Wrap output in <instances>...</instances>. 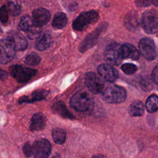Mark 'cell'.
<instances>
[{
    "label": "cell",
    "instance_id": "obj_31",
    "mask_svg": "<svg viewBox=\"0 0 158 158\" xmlns=\"http://www.w3.org/2000/svg\"><path fill=\"white\" fill-rule=\"evenodd\" d=\"M136 4L141 7H148L152 4L151 0H135Z\"/></svg>",
    "mask_w": 158,
    "mask_h": 158
},
{
    "label": "cell",
    "instance_id": "obj_36",
    "mask_svg": "<svg viewBox=\"0 0 158 158\" xmlns=\"http://www.w3.org/2000/svg\"><path fill=\"white\" fill-rule=\"evenodd\" d=\"M77 4H72L69 6V9H70V10H75L77 8Z\"/></svg>",
    "mask_w": 158,
    "mask_h": 158
},
{
    "label": "cell",
    "instance_id": "obj_28",
    "mask_svg": "<svg viewBox=\"0 0 158 158\" xmlns=\"http://www.w3.org/2000/svg\"><path fill=\"white\" fill-rule=\"evenodd\" d=\"M121 69L125 74L131 75L137 71L138 67L134 64L125 63L121 66Z\"/></svg>",
    "mask_w": 158,
    "mask_h": 158
},
{
    "label": "cell",
    "instance_id": "obj_14",
    "mask_svg": "<svg viewBox=\"0 0 158 158\" xmlns=\"http://www.w3.org/2000/svg\"><path fill=\"white\" fill-rule=\"evenodd\" d=\"M46 122V119L43 113H35L31 117L30 124V129L33 131H40L44 128Z\"/></svg>",
    "mask_w": 158,
    "mask_h": 158
},
{
    "label": "cell",
    "instance_id": "obj_3",
    "mask_svg": "<svg viewBox=\"0 0 158 158\" xmlns=\"http://www.w3.org/2000/svg\"><path fill=\"white\" fill-rule=\"evenodd\" d=\"M99 19V15L94 10H89L81 13L73 22L72 27L77 31L84 30Z\"/></svg>",
    "mask_w": 158,
    "mask_h": 158
},
{
    "label": "cell",
    "instance_id": "obj_35",
    "mask_svg": "<svg viewBox=\"0 0 158 158\" xmlns=\"http://www.w3.org/2000/svg\"><path fill=\"white\" fill-rule=\"evenodd\" d=\"M8 78V74L6 72L0 69V80H4Z\"/></svg>",
    "mask_w": 158,
    "mask_h": 158
},
{
    "label": "cell",
    "instance_id": "obj_30",
    "mask_svg": "<svg viewBox=\"0 0 158 158\" xmlns=\"http://www.w3.org/2000/svg\"><path fill=\"white\" fill-rule=\"evenodd\" d=\"M8 20V12L7 7L5 5H3L0 8V20L2 23H6Z\"/></svg>",
    "mask_w": 158,
    "mask_h": 158
},
{
    "label": "cell",
    "instance_id": "obj_18",
    "mask_svg": "<svg viewBox=\"0 0 158 158\" xmlns=\"http://www.w3.org/2000/svg\"><path fill=\"white\" fill-rule=\"evenodd\" d=\"M52 42V37L48 33H44L40 35L35 43L36 48L39 51H44L49 48Z\"/></svg>",
    "mask_w": 158,
    "mask_h": 158
},
{
    "label": "cell",
    "instance_id": "obj_10",
    "mask_svg": "<svg viewBox=\"0 0 158 158\" xmlns=\"http://www.w3.org/2000/svg\"><path fill=\"white\" fill-rule=\"evenodd\" d=\"M85 85L90 92L93 94H99L104 89L102 81L93 72H88L85 75Z\"/></svg>",
    "mask_w": 158,
    "mask_h": 158
},
{
    "label": "cell",
    "instance_id": "obj_16",
    "mask_svg": "<svg viewBox=\"0 0 158 158\" xmlns=\"http://www.w3.org/2000/svg\"><path fill=\"white\" fill-rule=\"evenodd\" d=\"M122 52L123 58H128L137 60L139 58V52L137 49L130 43H125L122 45Z\"/></svg>",
    "mask_w": 158,
    "mask_h": 158
},
{
    "label": "cell",
    "instance_id": "obj_15",
    "mask_svg": "<svg viewBox=\"0 0 158 158\" xmlns=\"http://www.w3.org/2000/svg\"><path fill=\"white\" fill-rule=\"evenodd\" d=\"M49 94V92L45 90H38L33 93L31 96H22L21 97L19 102L20 103H24V102H34L36 101H40L45 99L48 95Z\"/></svg>",
    "mask_w": 158,
    "mask_h": 158
},
{
    "label": "cell",
    "instance_id": "obj_6",
    "mask_svg": "<svg viewBox=\"0 0 158 158\" xmlns=\"http://www.w3.org/2000/svg\"><path fill=\"white\" fill-rule=\"evenodd\" d=\"M10 75L19 83H25L34 77L37 71L20 65H14L9 68Z\"/></svg>",
    "mask_w": 158,
    "mask_h": 158
},
{
    "label": "cell",
    "instance_id": "obj_4",
    "mask_svg": "<svg viewBox=\"0 0 158 158\" xmlns=\"http://www.w3.org/2000/svg\"><path fill=\"white\" fill-rule=\"evenodd\" d=\"M104 60L109 64L118 65L123 59L122 52V45L114 43L109 44L104 52Z\"/></svg>",
    "mask_w": 158,
    "mask_h": 158
},
{
    "label": "cell",
    "instance_id": "obj_8",
    "mask_svg": "<svg viewBox=\"0 0 158 158\" xmlns=\"http://www.w3.org/2000/svg\"><path fill=\"white\" fill-rule=\"evenodd\" d=\"M51 143L48 140L44 138L35 141L32 146V154L35 157H48L51 154Z\"/></svg>",
    "mask_w": 158,
    "mask_h": 158
},
{
    "label": "cell",
    "instance_id": "obj_2",
    "mask_svg": "<svg viewBox=\"0 0 158 158\" xmlns=\"http://www.w3.org/2000/svg\"><path fill=\"white\" fill-rule=\"evenodd\" d=\"M102 98L109 103H120L123 102L127 97L125 89L115 85H110L102 91Z\"/></svg>",
    "mask_w": 158,
    "mask_h": 158
},
{
    "label": "cell",
    "instance_id": "obj_19",
    "mask_svg": "<svg viewBox=\"0 0 158 158\" xmlns=\"http://www.w3.org/2000/svg\"><path fill=\"white\" fill-rule=\"evenodd\" d=\"M52 110L64 118L70 119L75 118V117L69 111L62 102H57L55 103L52 107Z\"/></svg>",
    "mask_w": 158,
    "mask_h": 158
},
{
    "label": "cell",
    "instance_id": "obj_25",
    "mask_svg": "<svg viewBox=\"0 0 158 158\" xmlns=\"http://www.w3.org/2000/svg\"><path fill=\"white\" fill-rule=\"evenodd\" d=\"M125 23L128 28L133 29L136 28L138 25V20L136 14L134 12L128 14L125 19Z\"/></svg>",
    "mask_w": 158,
    "mask_h": 158
},
{
    "label": "cell",
    "instance_id": "obj_9",
    "mask_svg": "<svg viewBox=\"0 0 158 158\" xmlns=\"http://www.w3.org/2000/svg\"><path fill=\"white\" fill-rule=\"evenodd\" d=\"M140 51L144 58L152 60L156 59L157 51L156 45L152 40L149 38H144L141 40L139 43Z\"/></svg>",
    "mask_w": 158,
    "mask_h": 158
},
{
    "label": "cell",
    "instance_id": "obj_11",
    "mask_svg": "<svg viewBox=\"0 0 158 158\" xmlns=\"http://www.w3.org/2000/svg\"><path fill=\"white\" fill-rule=\"evenodd\" d=\"M98 72L99 76L106 81L114 82L118 77L116 69L109 64H101L98 67Z\"/></svg>",
    "mask_w": 158,
    "mask_h": 158
},
{
    "label": "cell",
    "instance_id": "obj_12",
    "mask_svg": "<svg viewBox=\"0 0 158 158\" xmlns=\"http://www.w3.org/2000/svg\"><path fill=\"white\" fill-rule=\"evenodd\" d=\"M106 26L107 25L104 23L101 24V25H99L94 31L89 34L88 36L85 39L84 41L81 44L80 51L81 52H84L94 45L101 32L106 28Z\"/></svg>",
    "mask_w": 158,
    "mask_h": 158
},
{
    "label": "cell",
    "instance_id": "obj_5",
    "mask_svg": "<svg viewBox=\"0 0 158 158\" xmlns=\"http://www.w3.org/2000/svg\"><path fill=\"white\" fill-rule=\"evenodd\" d=\"M141 25L144 31L150 34L158 31V13L154 10L145 11L141 18Z\"/></svg>",
    "mask_w": 158,
    "mask_h": 158
},
{
    "label": "cell",
    "instance_id": "obj_20",
    "mask_svg": "<svg viewBox=\"0 0 158 158\" xmlns=\"http://www.w3.org/2000/svg\"><path fill=\"white\" fill-rule=\"evenodd\" d=\"M68 23V18L63 12L57 13L52 21V25L55 28L61 29L66 26Z\"/></svg>",
    "mask_w": 158,
    "mask_h": 158
},
{
    "label": "cell",
    "instance_id": "obj_29",
    "mask_svg": "<svg viewBox=\"0 0 158 158\" xmlns=\"http://www.w3.org/2000/svg\"><path fill=\"white\" fill-rule=\"evenodd\" d=\"M41 27L33 25L28 31H27V36L30 39H37L41 34Z\"/></svg>",
    "mask_w": 158,
    "mask_h": 158
},
{
    "label": "cell",
    "instance_id": "obj_23",
    "mask_svg": "<svg viewBox=\"0 0 158 158\" xmlns=\"http://www.w3.org/2000/svg\"><path fill=\"white\" fill-rule=\"evenodd\" d=\"M145 106L147 110L150 113L157 111L158 110V97L155 94L149 96L146 100Z\"/></svg>",
    "mask_w": 158,
    "mask_h": 158
},
{
    "label": "cell",
    "instance_id": "obj_1",
    "mask_svg": "<svg viewBox=\"0 0 158 158\" xmlns=\"http://www.w3.org/2000/svg\"><path fill=\"white\" fill-rule=\"evenodd\" d=\"M70 106L78 112L91 110L94 106L93 98L88 93L78 91L74 94L70 100Z\"/></svg>",
    "mask_w": 158,
    "mask_h": 158
},
{
    "label": "cell",
    "instance_id": "obj_13",
    "mask_svg": "<svg viewBox=\"0 0 158 158\" xmlns=\"http://www.w3.org/2000/svg\"><path fill=\"white\" fill-rule=\"evenodd\" d=\"M51 18L49 12L44 8L40 7L34 10L32 12V20L33 25L41 27L48 23Z\"/></svg>",
    "mask_w": 158,
    "mask_h": 158
},
{
    "label": "cell",
    "instance_id": "obj_17",
    "mask_svg": "<svg viewBox=\"0 0 158 158\" xmlns=\"http://www.w3.org/2000/svg\"><path fill=\"white\" fill-rule=\"evenodd\" d=\"M10 38L16 51L25 50L28 46V41L27 39L20 33H16Z\"/></svg>",
    "mask_w": 158,
    "mask_h": 158
},
{
    "label": "cell",
    "instance_id": "obj_26",
    "mask_svg": "<svg viewBox=\"0 0 158 158\" xmlns=\"http://www.w3.org/2000/svg\"><path fill=\"white\" fill-rule=\"evenodd\" d=\"M41 60L40 57L35 52L29 54L25 59V63L28 65H37Z\"/></svg>",
    "mask_w": 158,
    "mask_h": 158
},
{
    "label": "cell",
    "instance_id": "obj_34",
    "mask_svg": "<svg viewBox=\"0 0 158 158\" xmlns=\"http://www.w3.org/2000/svg\"><path fill=\"white\" fill-rule=\"evenodd\" d=\"M141 85L142 86L143 88H149V87L151 86V83L149 80V78H144L142 79L141 81Z\"/></svg>",
    "mask_w": 158,
    "mask_h": 158
},
{
    "label": "cell",
    "instance_id": "obj_37",
    "mask_svg": "<svg viewBox=\"0 0 158 158\" xmlns=\"http://www.w3.org/2000/svg\"><path fill=\"white\" fill-rule=\"evenodd\" d=\"M152 4L156 6H158V0H151Z\"/></svg>",
    "mask_w": 158,
    "mask_h": 158
},
{
    "label": "cell",
    "instance_id": "obj_33",
    "mask_svg": "<svg viewBox=\"0 0 158 158\" xmlns=\"http://www.w3.org/2000/svg\"><path fill=\"white\" fill-rule=\"evenodd\" d=\"M152 78L153 79V81L157 85H158V65L153 69L152 72Z\"/></svg>",
    "mask_w": 158,
    "mask_h": 158
},
{
    "label": "cell",
    "instance_id": "obj_24",
    "mask_svg": "<svg viewBox=\"0 0 158 158\" xmlns=\"http://www.w3.org/2000/svg\"><path fill=\"white\" fill-rule=\"evenodd\" d=\"M33 25H33L32 18H31L29 15H25L22 17L19 25V28L20 30L27 32Z\"/></svg>",
    "mask_w": 158,
    "mask_h": 158
},
{
    "label": "cell",
    "instance_id": "obj_32",
    "mask_svg": "<svg viewBox=\"0 0 158 158\" xmlns=\"http://www.w3.org/2000/svg\"><path fill=\"white\" fill-rule=\"evenodd\" d=\"M23 152L27 157H30L32 154V146L29 143H26L23 147Z\"/></svg>",
    "mask_w": 158,
    "mask_h": 158
},
{
    "label": "cell",
    "instance_id": "obj_22",
    "mask_svg": "<svg viewBox=\"0 0 158 158\" xmlns=\"http://www.w3.org/2000/svg\"><path fill=\"white\" fill-rule=\"evenodd\" d=\"M52 137L54 141L57 144H62L64 143L66 138L65 131L60 128H56L52 130Z\"/></svg>",
    "mask_w": 158,
    "mask_h": 158
},
{
    "label": "cell",
    "instance_id": "obj_27",
    "mask_svg": "<svg viewBox=\"0 0 158 158\" xmlns=\"http://www.w3.org/2000/svg\"><path fill=\"white\" fill-rule=\"evenodd\" d=\"M8 6L13 16H17L20 14L21 7L16 0H8Z\"/></svg>",
    "mask_w": 158,
    "mask_h": 158
},
{
    "label": "cell",
    "instance_id": "obj_21",
    "mask_svg": "<svg viewBox=\"0 0 158 158\" xmlns=\"http://www.w3.org/2000/svg\"><path fill=\"white\" fill-rule=\"evenodd\" d=\"M129 113L131 116H141L144 113V106L141 101L136 100L131 102L128 109Z\"/></svg>",
    "mask_w": 158,
    "mask_h": 158
},
{
    "label": "cell",
    "instance_id": "obj_7",
    "mask_svg": "<svg viewBox=\"0 0 158 158\" xmlns=\"http://www.w3.org/2000/svg\"><path fill=\"white\" fill-rule=\"evenodd\" d=\"M15 49L10 38L0 40V64L10 62L14 57Z\"/></svg>",
    "mask_w": 158,
    "mask_h": 158
}]
</instances>
